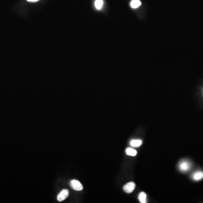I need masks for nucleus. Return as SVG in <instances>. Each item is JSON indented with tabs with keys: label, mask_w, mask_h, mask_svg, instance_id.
I'll use <instances>...</instances> for the list:
<instances>
[{
	"label": "nucleus",
	"mask_w": 203,
	"mask_h": 203,
	"mask_svg": "<svg viewBox=\"0 0 203 203\" xmlns=\"http://www.w3.org/2000/svg\"><path fill=\"white\" fill-rule=\"evenodd\" d=\"M191 166V163L189 161L182 160L179 162L178 167L180 170L182 172H186L190 169Z\"/></svg>",
	"instance_id": "obj_1"
},
{
	"label": "nucleus",
	"mask_w": 203,
	"mask_h": 203,
	"mask_svg": "<svg viewBox=\"0 0 203 203\" xmlns=\"http://www.w3.org/2000/svg\"><path fill=\"white\" fill-rule=\"evenodd\" d=\"M70 185L71 187L76 191H81L83 189V186L81 183L76 179H73L71 181Z\"/></svg>",
	"instance_id": "obj_2"
},
{
	"label": "nucleus",
	"mask_w": 203,
	"mask_h": 203,
	"mask_svg": "<svg viewBox=\"0 0 203 203\" xmlns=\"http://www.w3.org/2000/svg\"><path fill=\"white\" fill-rule=\"evenodd\" d=\"M135 187V184L133 182H130L126 183L123 189L126 193H131L133 191Z\"/></svg>",
	"instance_id": "obj_3"
},
{
	"label": "nucleus",
	"mask_w": 203,
	"mask_h": 203,
	"mask_svg": "<svg viewBox=\"0 0 203 203\" xmlns=\"http://www.w3.org/2000/svg\"><path fill=\"white\" fill-rule=\"evenodd\" d=\"M68 194H69V192H68V189L62 190L59 193V194L58 195L57 200L59 202H62V201L64 200L68 196Z\"/></svg>",
	"instance_id": "obj_4"
},
{
	"label": "nucleus",
	"mask_w": 203,
	"mask_h": 203,
	"mask_svg": "<svg viewBox=\"0 0 203 203\" xmlns=\"http://www.w3.org/2000/svg\"><path fill=\"white\" fill-rule=\"evenodd\" d=\"M192 178L193 180L195 181H199L200 179H202L203 178V172L202 171H198L195 173H194Z\"/></svg>",
	"instance_id": "obj_5"
},
{
	"label": "nucleus",
	"mask_w": 203,
	"mask_h": 203,
	"mask_svg": "<svg viewBox=\"0 0 203 203\" xmlns=\"http://www.w3.org/2000/svg\"><path fill=\"white\" fill-rule=\"evenodd\" d=\"M146 198H147V195H146V193H145L144 192H142L139 194L138 199H139L140 203H146Z\"/></svg>",
	"instance_id": "obj_6"
},
{
	"label": "nucleus",
	"mask_w": 203,
	"mask_h": 203,
	"mask_svg": "<svg viewBox=\"0 0 203 203\" xmlns=\"http://www.w3.org/2000/svg\"><path fill=\"white\" fill-rule=\"evenodd\" d=\"M142 143V142L141 140L140 139H134L131 141L130 145L132 146V147H139Z\"/></svg>",
	"instance_id": "obj_7"
},
{
	"label": "nucleus",
	"mask_w": 203,
	"mask_h": 203,
	"mask_svg": "<svg viewBox=\"0 0 203 203\" xmlns=\"http://www.w3.org/2000/svg\"><path fill=\"white\" fill-rule=\"evenodd\" d=\"M141 5V2L139 0H132L130 3V6L132 8H138Z\"/></svg>",
	"instance_id": "obj_8"
},
{
	"label": "nucleus",
	"mask_w": 203,
	"mask_h": 203,
	"mask_svg": "<svg viewBox=\"0 0 203 203\" xmlns=\"http://www.w3.org/2000/svg\"><path fill=\"white\" fill-rule=\"evenodd\" d=\"M126 153L127 155L132 156H135L137 153L136 151L134 149H131V148H128L126 149Z\"/></svg>",
	"instance_id": "obj_9"
},
{
	"label": "nucleus",
	"mask_w": 203,
	"mask_h": 203,
	"mask_svg": "<svg viewBox=\"0 0 203 203\" xmlns=\"http://www.w3.org/2000/svg\"><path fill=\"white\" fill-rule=\"evenodd\" d=\"M103 5V1L102 0H96L95 2V6L96 9L100 10L102 7Z\"/></svg>",
	"instance_id": "obj_10"
},
{
	"label": "nucleus",
	"mask_w": 203,
	"mask_h": 203,
	"mask_svg": "<svg viewBox=\"0 0 203 203\" xmlns=\"http://www.w3.org/2000/svg\"><path fill=\"white\" fill-rule=\"evenodd\" d=\"M39 0H27V1L28 2H37Z\"/></svg>",
	"instance_id": "obj_11"
}]
</instances>
